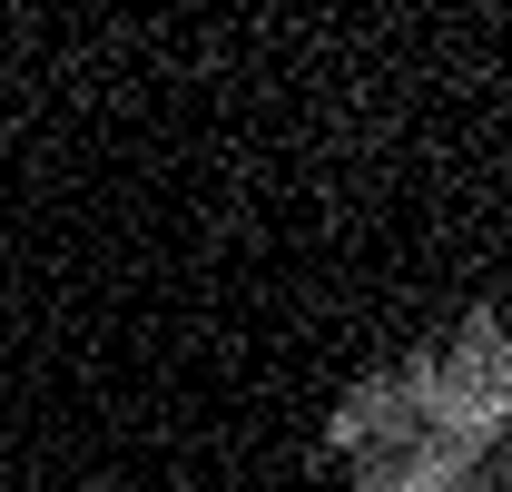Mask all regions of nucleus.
<instances>
[{
    "label": "nucleus",
    "mask_w": 512,
    "mask_h": 492,
    "mask_svg": "<svg viewBox=\"0 0 512 492\" xmlns=\"http://www.w3.org/2000/svg\"><path fill=\"white\" fill-rule=\"evenodd\" d=\"M325 453L355 492H512V325L473 315L365 374L335 404Z\"/></svg>",
    "instance_id": "nucleus-1"
}]
</instances>
